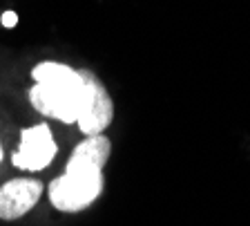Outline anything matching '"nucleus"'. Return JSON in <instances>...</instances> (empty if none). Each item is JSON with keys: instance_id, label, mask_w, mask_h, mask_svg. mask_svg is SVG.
Instances as JSON below:
<instances>
[{"instance_id": "nucleus-1", "label": "nucleus", "mask_w": 250, "mask_h": 226, "mask_svg": "<svg viewBox=\"0 0 250 226\" xmlns=\"http://www.w3.org/2000/svg\"><path fill=\"white\" fill-rule=\"evenodd\" d=\"M112 143L105 135H94L74 148L65 173L49 186V202L56 210L78 213L87 208L103 190V166L107 163Z\"/></svg>"}, {"instance_id": "nucleus-2", "label": "nucleus", "mask_w": 250, "mask_h": 226, "mask_svg": "<svg viewBox=\"0 0 250 226\" xmlns=\"http://www.w3.org/2000/svg\"><path fill=\"white\" fill-rule=\"evenodd\" d=\"M31 79L34 88L29 90V101L34 110L56 121L76 123L87 92L81 69L56 61H45L31 69Z\"/></svg>"}, {"instance_id": "nucleus-3", "label": "nucleus", "mask_w": 250, "mask_h": 226, "mask_svg": "<svg viewBox=\"0 0 250 226\" xmlns=\"http://www.w3.org/2000/svg\"><path fill=\"white\" fill-rule=\"evenodd\" d=\"M81 72H83L87 92H85V103H83V110L78 114L76 123L85 137L103 135V130L112 123V119H114L112 96L107 94L105 85L101 83V79L94 72H89V69H81Z\"/></svg>"}, {"instance_id": "nucleus-4", "label": "nucleus", "mask_w": 250, "mask_h": 226, "mask_svg": "<svg viewBox=\"0 0 250 226\" xmlns=\"http://www.w3.org/2000/svg\"><path fill=\"white\" fill-rule=\"evenodd\" d=\"M56 153H58V146L52 137L49 126L47 123H38V126H31L27 130H22L21 143L16 148V153L11 155V161H14L16 168L34 173V170L47 168L54 161Z\"/></svg>"}, {"instance_id": "nucleus-5", "label": "nucleus", "mask_w": 250, "mask_h": 226, "mask_svg": "<svg viewBox=\"0 0 250 226\" xmlns=\"http://www.w3.org/2000/svg\"><path fill=\"white\" fill-rule=\"evenodd\" d=\"M42 184L36 179H11L0 186V220H18L38 204Z\"/></svg>"}, {"instance_id": "nucleus-6", "label": "nucleus", "mask_w": 250, "mask_h": 226, "mask_svg": "<svg viewBox=\"0 0 250 226\" xmlns=\"http://www.w3.org/2000/svg\"><path fill=\"white\" fill-rule=\"evenodd\" d=\"M0 23H2V27L11 29V27L18 25V14H16V11H5V14L0 16Z\"/></svg>"}, {"instance_id": "nucleus-7", "label": "nucleus", "mask_w": 250, "mask_h": 226, "mask_svg": "<svg viewBox=\"0 0 250 226\" xmlns=\"http://www.w3.org/2000/svg\"><path fill=\"white\" fill-rule=\"evenodd\" d=\"M0 163H2V146H0Z\"/></svg>"}]
</instances>
